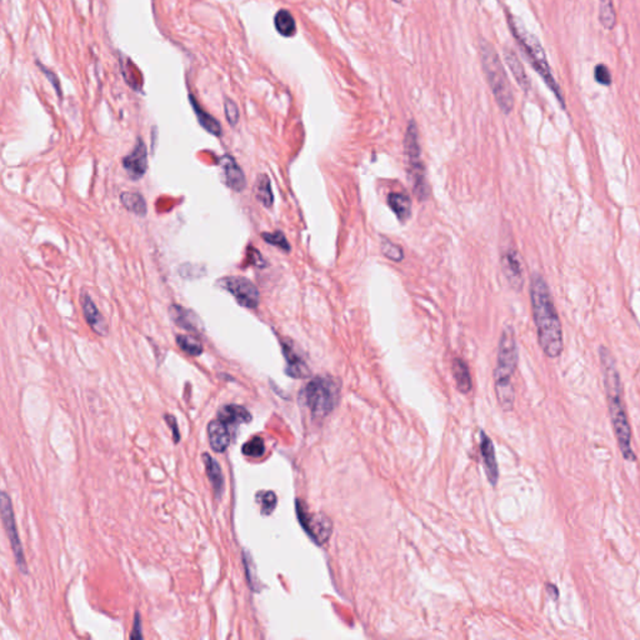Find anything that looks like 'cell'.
Returning <instances> with one entry per match:
<instances>
[{"mask_svg":"<svg viewBox=\"0 0 640 640\" xmlns=\"http://www.w3.org/2000/svg\"><path fill=\"white\" fill-rule=\"evenodd\" d=\"M530 302L534 318L538 342L548 358H559L563 349V329L552 293L541 274H534L530 281Z\"/></svg>","mask_w":640,"mask_h":640,"instance_id":"cell-1","label":"cell"},{"mask_svg":"<svg viewBox=\"0 0 640 640\" xmlns=\"http://www.w3.org/2000/svg\"><path fill=\"white\" fill-rule=\"evenodd\" d=\"M599 358L603 373L607 403L609 408L610 420L618 441V447L621 449L624 459L634 461L637 457L632 447V428L625 411L622 380L616 368V361L609 349L605 347H600L599 349Z\"/></svg>","mask_w":640,"mask_h":640,"instance_id":"cell-2","label":"cell"},{"mask_svg":"<svg viewBox=\"0 0 640 640\" xmlns=\"http://www.w3.org/2000/svg\"><path fill=\"white\" fill-rule=\"evenodd\" d=\"M518 366V347H516V331L513 327H505L499 340L498 348L497 367L494 370L495 393L498 402L505 411H510L514 407V388L511 384V377Z\"/></svg>","mask_w":640,"mask_h":640,"instance_id":"cell-3","label":"cell"},{"mask_svg":"<svg viewBox=\"0 0 640 640\" xmlns=\"http://www.w3.org/2000/svg\"><path fill=\"white\" fill-rule=\"evenodd\" d=\"M509 25L513 35L516 37L518 43L522 47L524 53L528 56L529 62L532 63L533 68L536 70L538 74L541 75L543 81H545L548 88L553 92L554 95L557 97V99L559 100L561 106L566 108V101H564L561 89L558 85V83L555 81V78L552 74V72H550V67L548 64L545 51L543 49L538 38L535 37L534 34L529 33L527 31V28L522 24V22L516 18V17L509 15Z\"/></svg>","mask_w":640,"mask_h":640,"instance_id":"cell-4","label":"cell"},{"mask_svg":"<svg viewBox=\"0 0 640 640\" xmlns=\"http://www.w3.org/2000/svg\"><path fill=\"white\" fill-rule=\"evenodd\" d=\"M480 58L486 81L494 98L497 100L498 106L504 114H509L514 108V95L511 85L497 51L486 40H482L480 43Z\"/></svg>","mask_w":640,"mask_h":640,"instance_id":"cell-5","label":"cell"},{"mask_svg":"<svg viewBox=\"0 0 640 640\" xmlns=\"http://www.w3.org/2000/svg\"><path fill=\"white\" fill-rule=\"evenodd\" d=\"M340 397V383L331 377H318L311 380L300 393L314 420H322L334 411Z\"/></svg>","mask_w":640,"mask_h":640,"instance_id":"cell-6","label":"cell"},{"mask_svg":"<svg viewBox=\"0 0 640 640\" xmlns=\"http://www.w3.org/2000/svg\"><path fill=\"white\" fill-rule=\"evenodd\" d=\"M404 150L408 158L409 165V174H411L413 190L418 197V199L424 200L428 198L429 187L425 178V169L423 162L420 159V147H419V137H418L417 124L411 120L407 128L404 138Z\"/></svg>","mask_w":640,"mask_h":640,"instance_id":"cell-7","label":"cell"},{"mask_svg":"<svg viewBox=\"0 0 640 640\" xmlns=\"http://www.w3.org/2000/svg\"><path fill=\"white\" fill-rule=\"evenodd\" d=\"M297 514L299 523L318 545H323L328 541L333 530V523L328 516L322 513H308L306 507L299 500L297 502Z\"/></svg>","mask_w":640,"mask_h":640,"instance_id":"cell-8","label":"cell"},{"mask_svg":"<svg viewBox=\"0 0 640 640\" xmlns=\"http://www.w3.org/2000/svg\"><path fill=\"white\" fill-rule=\"evenodd\" d=\"M218 284L224 290L230 293L238 304L248 309H255L261 303V293L253 281L243 277H227L219 280Z\"/></svg>","mask_w":640,"mask_h":640,"instance_id":"cell-9","label":"cell"},{"mask_svg":"<svg viewBox=\"0 0 640 640\" xmlns=\"http://www.w3.org/2000/svg\"><path fill=\"white\" fill-rule=\"evenodd\" d=\"M0 503H1V519H3L6 534L9 536V541H10V545H12L13 554L15 557L17 566H18V569L20 572L26 574L28 566H26L24 552H23V547H22V543L19 539L18 530H17V525H15V518H14V513H13L12 502H10V498L8 497L6 491L1 493Z\"/></svg>","mask_w":640,"mask_h":640,"instance_id":"cell-10","label":"cell"},{"mask_svg":"<svg viewBox=\"0 0 640 640\" xmlns=\"http://www.w3.org/2000/svg\"><path fill=\"white\" fill-rule=\"evenodd\" d=\"M502 270L509 286L519 292L524 286V268L516 249H507L502 255Z\"/></svg>","mask_w":640,"mask_h":640,"instance_id":"cell-11","label":"cell"},{"mask_svg":"<svg viewBox=\"0 0 640 640\" xmlns=\"http://www.w3.org/2000/svg\"><path fill=\"white\" fill-rule=\"evenodd\" d=\"M123 168L126 170L129 178L138 181L148 170V150L142 138H138L134 149L128 156L123 158Z\"/></svg>","mask_w":640,"mask_h":640,"instance_id":"cell-12","label":"cell"},{"mask_svg":"<svg viewBox=\"0 0 640 640\" xmlns=\"http://www.w3.org/2000/svg\"><path fill=\"white\" fill-rule=\"evenodd\" d=\"M219 167L223 170L224 183L236 193L243 192L247 187V179L242 168L238 165L236 159L229 154L219 158Z\"/></svg>","mask_w":640,"mask_h":640,"instance_id":"cell-13","label":"cell"},{"mask_svg":"<svg viewBox=\"0 0 640 640\" xmlns=\"http://www.w3.org/2000/svg\"><path fill=\"white\" fill-rule=\"evenodd\" d=\"M283 348V354L286 361V372L289 377L292 378H306L309 377V368L306 366L304 359L302 355L299 354L294 344L289 340H284L281 343Z\"/></svg>","mask_w":640,"mask_h":640,"instance_id":"cell-14","label":"cell"},{"mask_svg":"<svg viewBox=\"0 0 640 640\" xmlns=\"http://www.w3.org/2000/svg\"><path fill=\"white\" fill-rule=\"evenodd\" d=\"M81 303L83 314L87 320L88 325L98 336H106L109 333V327L104 317L101 315V313L98 311L97 305L94 304L93 299L90 298L89 294L84 293L81 294Z\"/></svg>","mask_w":640,"mask_h":640,"instance_id":"cell-15","label":"cell"},{"mask_svg":"<svg viewBox=\"0 0 640 640\" xmlns=\"http://www.w3.org/2000/svg\"><path fill=\"white\" fill-rule=\"evenodd\" d=\"M234 429L229 427L228 424L224 423L220 419L213 420L208 425V436H209V444L214 452L217 453H223L229 447L231 441V432Z\"/></svg>","mask_w":640,"mask_h":640,"instance_id":"cell-16","label":"cell"},{"mask_svg":"<svg viewBox=\"0 0 640 640\" xmlns=\"http://www.w3.org/2000/svg\"><path fill=\"white\" fill-rule=\"evenodd\" d=\"M169 315L172 318V320L183 329L189 330L193 333H199L200 330L203 329L202 320L198 315L194 311H189L181 305H170Z\"/></svg>","mask_w":640,"mask_h":640,"instance_id":"cell-17","label":"cell"},{"mask_svg":"<svg viewBox=\"0 0 640 640\" xmlns=\"http://www.w3.org/2000/svg\"><path fill=\"white\" fill-rule=\"evenodd\" d=\"M480 450H482V457H483V461H484L486 477L489 479L491 484L495 486V485H497L498 478H499L497 458H495L494 445H493V443H491V438L485 434V433H482Z\"/></svg>","mask_w":640,"mask_h":640,"instance_id":"cell-18","label":"cell"},{"mask_svg":"<svg viewBox=\"0 0 640 640\" xmlns=\"http://www.w3.org/2000/svg\"><path fill=\"white\" fill-rule=\"evenodd\" d=\"M218 419H220L222 422L234 429L239 424L249 423L252 420V416L249 414V411L245 408H243L240 405L231 404L225 405L219 411Z\"/></svg>","mask_w":640,"mask_h":640,"instance_id":"cell-19","label":"cell"},{"mask_svg":"<svg viewBox=\"0 0 640 640\" xmlns=\"http://www.w3.org/2000/svg\"><path fill=\"white\" fill-rule=\"evenodd\" d=\"M388 206L402 223H405L411 217V197L405 193L389 194Z\"/></svg>","mask_w":640,"mask_h":640,"instance_id":"cell-20","label":"cell"},{"mask_svg":"<svg viewBox=\"0 0 640 640\" xmlns=\"http://www.w3.org/2000/svg\"><path fill=\"white\" fill-rule=\"evenodd\" d=\"M189 100H190V104L193 106L194 113H195V115H197V118H198L199 124L202 125L208 133L213 134V136H215V137H222L223 129H222V125L218 122L217 119L212 117L209 113H206V110L197 103V100H195L193 95H189Z\"/></svg>","mask_w":640,"mask_h":640,"instance_id":"cell-21","label":"cell"},{"mask_svg":"<svg viewBox=\"0 0 640 640\" xmlns=\"http://www.w3.org/2000/svg\"><path fill=\"white\" fill-rule=\"evenodd\" d=\"M203 459L206 464V475L212 483L213 489L218 499L222 498L224 491V478L222 468L218 464L217 460L211 457L209 454H203Z\"/></svg>","mask_w":640,"mask_h":640,"instance_id":"cell-22","label":"cell"},{"mask_svg":"<svg viewBox=\"0 0 640 640\" xmlns=\"http://www.w3.org/2000/svg\"><path fill=\"white\" fill-rule=\"evenodd\" d=\"M504 58H505V62L508 64L511 73L514 75L516 83L520 85L524 92H528L529 88H530V83H529L528 76H527V73L523 68V64L519 60V58L516 56V53L511 49L504 50Z\"/></svg>","mask_w":640,"mask_h":640,"instance_id":"cell-23","label":"cell"},{"mask_svg":"<svg viewBox=\"0 0 640 640\" xmlns=\"http://www.w3.org/2000/svg\"><path fill=\"white\" fill-rule=\"evenodd\" d=\"M453 375L455 384L460 393H469L472 391V377L469 373V368L464 361L459 358L453 361Z\"/></svg>","mask_w":640,"mask_h":640,"instance_id":"cell-24","label":"cell"},{"mask_svg":"<svg viewBox=\"0 0 640 640\" xmlns=\"http://www.w3.org/2000/svg\"><path fill=\"white\" fill-rule=\"evenodd\" d=\"M120 202L126 211L140 217H144L148 212L147 202L144 199L143 195L137 192H124L120 194Z\"/></svg>","mask_w":640,"mask_h":640,"instance_id":"cell-25","label":"cell"},{"mask_svg":"<svg viewBox=\"0 0 640 640\" xmlns=\"http://www.w3.org/2000/svg\"><path fill=\"white\" fill-rule=\"evenodd\" d=\"M255 197L265 208H272L274 203L272 183L267 174L258 175L254 187Z\"/></svg>","mask_w":640,"mask_h":640,"instance_id":"cell-26","label":"cell"},{"mask_svg":"<svg viewBox=\"0 0 640 640\" xmlns=\"http://www.w3.org/2000/svg\"><path fill=\"white\" fill-rule=\"evenodd\" d=\"M274 25H275V29L283 37H294L295 33H297L295 19L293 18L292 14L286 10V9H281V10L275 14Z\"/></svg>","mask_w":640,"mask_h":640,"instance_id":"cell-27","label":"cell"},{"mask_svg":"<svg viewBox=\"0 0 640 640\" xmlns=\"http://www.w3.org/2000/svg\"><path fill=\"white\" fill-rule=\"evenodd\" d=\"M599 20L605 29H613L616 25V9L613 6V0H600L599 4Z\"/></svg>","mask_w":640,"mask_h":640,"instance_id":"cell-28","label":"cell"},{"mask_svg":"<svg viewBox=\"0 0 640 640\" xmlns=\"http://www.w3.org/2000/svg\"><path fill=\"white\" fill-rule=\"evenodd\" d=\"M177 344L178 347L190 356H198L203 353V345L202 343L193 336H177Z\"/></svg>","mask_w":640,"mask_h":640,"instance_id":"cell-29","label":"cell"},{"mask_svg":"<svg viewBox=\"0 0 640 640\" xmlns=\"http://www.w3.org/2000/svg\"><path fill=\"white\" fill-rule=\"evenodd\" d=\"M265 453V444L259 436H254L243 445V454L249 458H261Z\"/></svg>","mask_w":640,"mask_h":640,"instance_id":"cell-30","label":"cell"},{"mask_svg":"<svg viewBox=\"0 0 640 640\" xmlns=\"http://www.w3.org/2000/svg\"><path fill=\"white\" fill-rule=\"evenodd\" d=\"M381 252L384 256H386L388 259H391L393 261H402L404 259V253H403V249L400 248L397 244L391 242L388 238H383L381 239Z\"/></svg>","mask_w":640,"mask_h":640,"instance_id":"cell-31","label":"cell"},{"mask_svg":"<svg viewBox=\"0 0 640 640\" xmlns=\"http://www.w3.org/2000/svg\"><path fill=\"white\" fill-rule=\"evenodd\" d=\"M261 238L264 242H267L270 245H274L279 248L283 252H290V244L286 240V236L281 231H274V233H263Z\"/></svg>","mask_w":640,"mask_h":640,"instance_id":"cell-32","label":"cell"},{"mask_svg":"<svg viewBox=\"0 0 640 640\" xmlns=\"http://www.w3.org/2000/svg\"><path fill=\"white\" fill-rule=\"evenodd\" d=\"M256 499L261 503L263 514H270L277 507V495L273 491H261L256 495Z\"/></svg>","mask_w":640,"mask_h":640,"instance_id":"cell-33","label":"cell"},{"mask_svg":"<svg viewBox=\"0 0 640 640\" xmlns=\"http://www.w3.org/2000/svg\"><path fill=\"white\" fill-rule=\"evenodd\" d=\"M594 78L596 81L602 84V85H605L608 87L612 84V73H610L609 68L604 64H598L596 67V70H594Z\"/></svg>","mask_w":640,"mask_h":640,"instance_id":"cell-34","label":"cell"},{"mask_svg":"<svg viewBox=\"0 0 640 640\" xmlns=\"http://www.w3.org/2000/svg\"><path fill=\"white\" fill-rule=\"evenodd\" d=\"M225 117L231 125H236L239 120V109L233 100H225Z\"/></svg>","mask_w":640,"mask_h":640,"instance_id":"cell-35","label":"cell"},{"mask_svg":"<svg viewBox=\"0 0 640 640\" xmlns=\"http://www.w3.org/2000/svg\"><path fill=\"white\" fill-rule=\"evenodd\" d=\"M247 258H248L249 263L253 264L255 267H265V261L263 259L261 253L253 247H248Z\"/></svg>","mask_w":640,"mask_h":640,"instance_id":"cell-36","label":"cell"},{"mask_svg":"<svg viewBox=\"0 0 640 640\" xmlns=\"http://www.w3.org/2000/svg\"><path fill=\"white\" fill-rule=\"evenodd\" d=\"M39 67L43 69L44 74L48 76V79H49V81H51V84H53V87L56 88V93H58V95H59V97H62V89H60V84H59V81H58V78H56V75L54 74L53 72H50V70H48V69L44 68L43 65H40V64H39Z\"/></svg>","mask_w":640,"mask_h":640,"instance_id":"cell-37","label":"cell"},{"mask_svg":"<svg viewBox=\"0 0 640 640\" xmlns=\"http://www.w3.org/2000/svg\"><path fill=\"white\" fill-rule=\"evenodd\" d=\"M131 639H142L143 638V634H142V621H140V616L139 614H136V621H134V625H133V633L131 634Z\"/></svg>","mask_w":640,"mask_h":640,"instance_id":"cell-38","label":"cell"},{"mask_svg":"<svg viewBox=\"0 0 640 640\" xmlns=\"http://www.w3.org/2000/svg\"><path fill=\"white\" fill-rule=\"evenodd\" d=\"M165 419H167V423L169 424V427L173 430V436H174L175 443H178V441H181V434H179V432H178V425H177V422H175V418L172 417V416H167Z\"/></svg>","mask_w":640,"mask_h":640,"instance_id":"cell-39","label":"cell"},{"mask_svg":"<svg viewBox=\"0 0 640 640\" xmlns=\"http://www.w3.org/2000/svg\"><path fill=\"white\" fill-rule=\"evenodd\" d=\"M548 593L553 597L554 600H557L559 598V591H558V588L553 584H547Z\"/></svg>","mask_w":640,"mask_h":640,"instance_id":"cell-40","label":"cell"},{"mask_svg":"<svg viewBox=\"0 0 640 640\" xmlns=\"http://www.w3.org/2000/svg\"><path fill=\"white\" fill-rule=\"evenodd\" d=\"M394 1H397V3H402L403 0H394Z\"/></svg>","mask_w":640,"mask_h":640,"instance_id":"cell-41","label":"cell"}]
</instances>
